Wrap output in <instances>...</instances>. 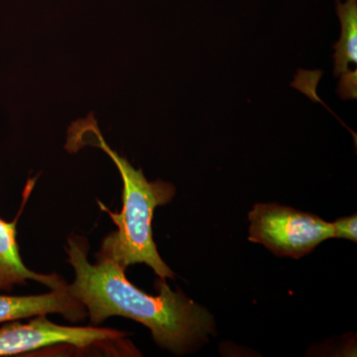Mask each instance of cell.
<instances>
[{
  "label": "cell",
  "mask_w": 357,
  "mask_h": 357,
  "mask_svg": "<svg viewBox=\"0 0 357 357\" xmlns=\"http://www.w3.org/2000/svg\"><path fill=\"white\" fill-rule=\"evenodd\" d=\"M67 252L76 273L70 293L88 309L93 325L112 316L134 319L150 328L160 347L175 354L213 333L210 312L181 291L174 292L163 279L157 283L159 295H148L126 279V269L114 260L98 257L96 264L89 263L82 239L70 238Z\"/></svg>",
  "instance_id": "1"
},
{
  "label": "cell",
  "mask_w": 357,
  "mask_h": 357,
  "mask_svg": "<svg viewBox=\"0 0 357 357\" xmlns=\"http://www.w3.org/2000/svg\"><path fill=\"white\" fill-rule=\"evenodd\" d=\"M86 145L100 148L109 155L119 169L123 182V208L121 213H110L119 227L117 231L105 237L98 257L109 258L126 269L136 263H145L160 278H174L175 275L157 251L152 231V218L156 206L168 204L175 196V188L163 181L149 182L142 170L112 150L105 142L93 114L79 119L68 131L67 148L70 151Z\"/></svg>",
  "instance_id": "2"
},
{
  "label": "cell",
  "mask_w": 357,
  "mask_h": 357,
  "mask_svg": "<svg viewBox=\"0 0 357 357\" xmlns=\"http://www.w3.org/2000/svg\"><path fill=\"white\" fill-rule=\"evenodd\" d=\"M248 218L249 241L277 256L299 259L333 238L332 222L278 204H256Z\"/></svg>",
  "instance_id": "3"
},
{
  "label": "cell",
  "mask_w": 357,
  "mask_h": 357,
  "mask_svg": "<svg viewBox=\"0 0 357 357\" xmlns=\"http://www.w3.org/2000/svg\"><path fill=\"white\" fill-rule=\"evenodd\" d=\"M122 337L123 333L112 328L55 325L42 314L28 324L14 321L0 328V356H13L60 344L84 349Z\"/></svg>",
  "instance_id": "4"
},
{
  "label": "cell",
  "mask_w": 357,
  "mask_h": 357,
  "mask_svg": "<svg viewBox=\"0 0 357 357\" xmlns=\"http://www.w3.org/2000/svg\"><path fill=\"white\" fill-rule=\"evenodd\" d=\"M47 314H60L70 321H77L86 318V311L84 305L73 297L69 285L44 295L0 296V323Z\"/></svg>",
  "instance_id": "5"
},
{
  "label": "cell",
  "mask_w": 357,
  "mask_h": 357,
  "mask_svg": "<svg viewBox=\"0 0 357 357\" xmlns=\"http://www.w3.org/2000/svg\"><path fill=\"white\" fill-rule=\"evenodd\" d=\"M16 222H6L0 218V291H11L14 285L34 280L52 290L65 287L67 284L57 275L35 273L25 266L21 259L16 241Z\"/></svg>",
  "instance_id": "6"
},
{
  "label": "cell",
  "mask_w": 357,
  "mask_h": 357,
  "mask_svg": "<svg viewBox=\"0 0 357 357\" xmlns=\"http://www.w3.org/2000/svg\"><path fill=\"white\" fill-rule=\"evenodd\" d=\"M337 14L342 24V35L335 44V74L340 76V93L344 98H356V70H349V64L357 62V3L347 0L337 3Z\"/></svg>",
  "instance_id": "7"
},
{
  "label": "cell",
  "mask_w": 357,
  "mask_h": 357,
  "mask_svg": "<svg viewBox=\"0 0 357 357\" xmlns=\"http://www.w3.org/2000/svg\"><path fill=\"white\" fill-rule=\"evenodd\" d=\"M332 225L333 229V237L349 239V241L356 243V215H351V217L338 218L335 222H332Z\"/></svg>",
  "instance_id": "8"
}]
</instances>
